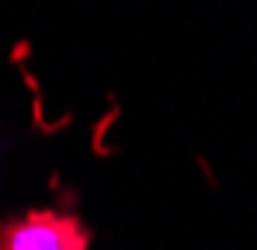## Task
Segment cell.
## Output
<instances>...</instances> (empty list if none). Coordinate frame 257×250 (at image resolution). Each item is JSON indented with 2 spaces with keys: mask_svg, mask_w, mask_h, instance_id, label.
Returning <instances> with one entry per match:
<instances>
[{
  "mask_svg": "<svg viewBox=\"0 0 257 250\" xmlns=\"http://www.w3.org/2000/svg\"><path fill=\"white\" fill-rule=\"evenodd\" d=\"M87 226L56 208H32L11 219H0V250H87Z\"/></svg>",
  "mask_w": 257,
  "mask_h": 250,
  "instance_id": "1",
  "label": "cell"
}]
</instances>
